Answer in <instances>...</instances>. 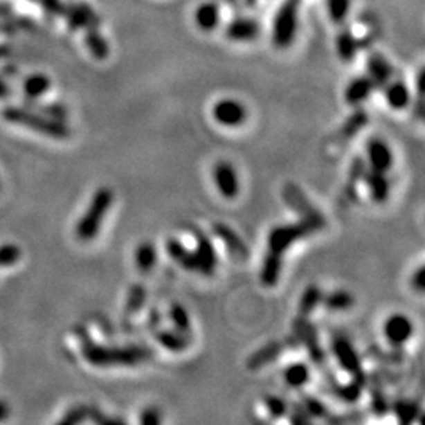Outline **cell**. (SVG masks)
Masks as SVG:
<instances>
[{
    "instance_id": "42",
    "label": "cell",
    "mask_w": 425,
    "mask_h": 425,
    "mask_svg": "<svg viewBox=\"0 0 425 425\" xmlns=\"http://www.w3.org/2000/svg\"><path fill=\"white\" fill-rule=\"evenodd\" d=\"M161 421H163V415H161V411L158 410V408H145L141 413V417H139V422L143 424V425H156L159 424Z\"/></svg>"
},
{
    "instance_id": "19",
    "label": "cell",
    "mask_w": 425,
    "mask_h": 425,
    "mask_svg": "<svg viewBox=\"0 0 425 425\" xmlns=\"http://www.w3.org/2000/svg\"><path fill=\"white\" fill-rule=\"evenodd\" d=\"M195 26H197L200 30L204 32H211L219 26L221 21V11L217 3L215 2H205L200 5V7L195 10L194 15Z\"/></svg>"
},
{
    "instance_id": "4",
    "label": "cell",
    "mask_w": 425,
    "mask_h": 425,
    "mask_svg": "<svg viewBox=\"0 0 425 425\" xmlns=\"http://www.w3.org/2000/svg\"><path fill=\"white\" fill-rule=\"evenodd\" d=\"M3 118L15 125L24 126V128L53 137V139H68L71 134L70 128L62 120L39 116V114L30 112L27 109L7 107L3 111Z\"/></svg>"
},
{
    "instance_id": "35",
    "label": "cell",
    "mask_w": 425,
    "mask_h": 425,
    "mask_svg": "<svg viewBox=\"0 0 425 425\" xmlns=\"http://www.w3.org/2000/svg\"><path fill=\"white\" fill-rule=\"evenodd\" d=\"M394 413L401 424H410L419 415V406L415 401L408 400H397L394 404Z\"/></svg>"
},
{
    "instance_id": "14",
    "label": "cell",
    "mask_w": 425,
    "mask_h": 425,
    "mask_svg": "<svg viewBox=\"0 0 425 425\" xmlns=\"http://www.w3.org/2000/svg\"><path fill=\"white\" fill-rule=\"evenodd\" d=\"M258 33H260V26L252 18H237L228 22L226 28V37L238 43L254 42Z\"/></svg>"
},
{
    "instance_id": "17",
    "label": "cell",
    "mask_w": 425,
    "mask_h": 425,
    "mask_svg": "<svg viewBox=\"0 0 425 425\" xmlns=\"http://www.w3.org/2000/svg\"><path fill=\"white\" fill-rule=\"evenodd\" d=\"M375 84L369 76H361L353 79L345 89V101L350 106H358L372 95Z\"/></svg>"
},
{
    "instance_id": "37",
    "label": "cell",
    "mask_w": 425,
    "mask_h": 425,
    "mask_svg": "<svg viewBox=\"0 0 425 425\" xmlns=\"http://www.w3.org/2000/svg\"><path fill=\"white\" fill-rule=\"evenodd\" d=\"M89 416H90V408L84 406V405H79V406L71 408V410L60 419L59 424H62V425H76V424L87 421Z\"/></svg>"
},
{
    "instance_id": "8",
    "label": "cell",
    "mask_w": 425,
    "mask_h": 425,
    "mask_svg": "<svg viewBox=\"0 0 425 425\" xmlns=\"http://www.w3.org/2000/svg\"><path fill=\"white\" fill-rule=\"evenodd\" d=\"M413 331H415V326H413L411 320L401 314L390 315L383 326L384 338L394 347H401L405 342L410 341Z\"/></svg>"
},
{
    "instance_id": "5",
    "label": "cell",
    "mask_w": 425,
    "mask_h": 425,
    "mask_svg": "<svg viewBox=\"0 0 425 425\" xmlns=\"http://www.w3.org/2000/svg\"><path fill=\"white\" fill-rule=\"evenodd\" d=\"M301 0H285L273 21V44L278 49H287L293 43L298 30V11Z\"/></svg>"
},
{
    "instance_id": "36",
    "label": "cell",
    "mask_w": 425,
    "mask_h": 425,
    "mask_svg": "<svg viewBox=\"0 0 425 425\" xmlns=\"http://www.w3.org/2000/svg\"><path fill=\"white\" fill-rule=\"evenodd\" d=\"M367 120H369V117H367L364 111H356L353 116L347 120V123L343 125L342 136L345 137V139H352L356 133H359L367 125Z\"/></svg>"
},
{
    "instance_id": "41",
    "label": "cell",
    "mask_w": 425,
    "mask_h": 425,
    "mask_svg": "<svg viewBox=\"0 0 425 425\" xmlns=\"http://www.w3.org/2000/svg\"><path fill=\"white\" fill-rule=\"evenodd\" d=\"M302 405H304L302 406L304 411H306L310 417L320 419V417L328 416V410H326V406L321 404L318 399L309 397V395H306V397H304Z\"/></svg>"
},
{
    "instance_id": "12",
    "label": "cell",
    "mask_w": 425,
    "mask_h": 425,
    "mask_svg": "<svg viewBox=\"0 0 425 425\" xmlns=\"http://www.w3.org/2000/svg\"><path fill=\"white\" fill-rule=\"evenodd\" d=\"M367 156H369L370 169L378 172H386L392 168L394 156L388 143L381 139H370L367 143Z\"/></svg>"
},
{
    "instance_id": "16",
    "label": "cell",
    "mask_w": 425,
    "mask_h": 425,
    "mask_svg": "<svg viewBox=\"0 0 425 425\" xmlns=\"http://www.w3.org/2000/svg\"><path fill=\"white\" fill-rule=\"evenodd\" d=\"M367 70H369V78L373 80L375 87H384L390 78H392V66L386 60V57H383L381 54L373 53L369 55V60H367Z\"/></svg>"
},
{
    "instance_id": "20",
    "label": "cell",
    "mask_w": 425,
    "mask_h": 425,
    "mask_svg": "<svg viewBox=\"0 0 425 425\" xmlns=\"http://www.w3.org/2000/svg\"><path fill=\"white\" fill-rule=\"evenodd\" d=\"M85 44L90 51V54L95 57L96 60H105L109 55V46L105 37L101 35L100 22H93L85 27Z\"/></svg>"
},
{
    "instance_id": "7",
    "label": "cell",
    "mask_w": 425,
    "mask_h": 425,
    "mask_svg": "<svg viewBox=\"0 0 425 425\" xmlns=\"http://www.w3.org/2000/svg\"><path fill=\"white\" fill-rule=\"evenodd\" d=\"M212 117L219 125L227 128H235L244 123L248 112L246 107L237 100H221L212 107Z\"/></svg>"
},
{
    "instance_id": "3",
    "label": "cell",
    "mask_w": 425,
    "mask_h": 425,
    "mask_svg": "<svg viewBox=\"0 0 425 425\" xmlns=\"http://www.w3.org/2000/svg\"><path fill=\"white\" fill-rule=\"evenodd\" d=\"M114 204V192L109 188H100L91 197L87 211L80 217L76 226V237L78 239L89 243L93 241L98 233L101 230L102 221L107 215L109 208Z\"/></svg>"
},
{
    "instance_id": "24",
    "label": "cell",
    "mask_w": 425,
    "mask_h": 425,
    "mask_svg": "<svg viewBox=\"0 0 425 425\" xmlns=\"http://www.w3.org/2000/svg\"><path fill=\"white\" fill-rule=\"evenodd\" d=\"M165 249H168V254L174 258V260L181 268L188 269V271H195L194 254L185 248V244H183L180 239H175V238L168 239V243H165Z\"/></svg>"
},
{
    "instance_id": "38",
    "label": "cell",
    "mask_w": 425,
    "mask_h": 425,
    "mask_svg": "<svg viewBox=\"0 0 425 425\" xmlns=\"http://www.w3.org/2000/svg\"><path fill=\"white\" fill-rule=\"evenodd\" d=\"M365 175V163L361 158H356L350 169V183H348V194L354 197V189L359 181H363Z\"/></svg>"
},
{
    "instance_id": "18",
    "label": "cell",
    "mask_w": 425,
    "mask_h": 425,
    "mask_svg": "<svg viewBox=\"0 0 425 425\" xmlns=\"http://www.w3.org/2000/svg\"><path fill=\"white\" fill-rule=\"evenodd\" d=\"M365 181L367 186H369V192L372 195V200L377 204H384L389 197L390 192V185H389V178L386 177L384 172H378L370 169L369 172H365Z\"/></svg>"
},
{
    "instance_id": "1",
    "label": "cell",
    "mask_w": 425,
    "mask_h": 425,
    "mask_svg": "<svg viewBox=\"0 0 425 425\" xmlns=\"http://www.w3.org/2000/svg\"><path fill=\"white\" fill-rule=\"evenodd\" d=\"M326 226V219L323 215H315L301 217L300 222L284 224V226H275L271 228L268 235V252L263 262L260 280L265 287H274L279 282L280 271H282V258L285 251H289L296 241L309 237L315 232H320Z\"/></svg>"
},
{
    "instance_id": "23",
    "label": "cell",
    "mask_w": 425,
    "mask_h": 425,
    "mask_svg": "<svg viewBox=\"0 0 425 425\" xmlns=\"http://www.w3.org/2000/svg\"><path fill=\"white\" fill-rule=\"evenodd\" d=\"M189 334H183L180 331H170V329H161L156 332V341L161 343V347L174 353L185 352L189 345Z\"/></svg>"
},
{
    "instance_id": "30",
    "label": "cell",
    "mask_w": 425,
    "mask_h": 425,
    "mask_svg": "<svg viewBox=\"0 0 425 425\" xmlns=\"http://www.w3.org/2000/svg\"><path fill=\"white\" fill-rule=\"evenodd\" d=\"M353 381L345 384V386L342 388H336V394L341 397L342 400L345 401H354L359 399L361 392H363V388H364V372L361 373H356V375H353Z\"/></svg>"
},
{
    "instance_id": "33",
    "label": "cell",
    "mask_w": 425,
    "mask_h": 425,
    "mask_svg": "<svg viewBox=\"0 0 425 425\" xmlns=\"http://www.w3.org/2000/svg\"><path fill=\"white\" fill-rule=\"evenodd\" d=\"M51 87V80L44 74H33V76L27 78L24 82V91L27 96L30 98H38L44 95L46 91Z\"/></svg>"
},
{
    "instance_id": "2",
    "label": "cell",
    "mask_w": 425,
    "mask_h": 425,
    "mask_svg": "<svg viewBox=\"0 0 425 425\" xmlns=\"http://www.w3.org/2000/svg\"><path fill=\"white\" fill-rule=\"evenodd\" d=\"M82 356L96 367H133L153 358L150 348L142 345L106 347L90 338H82Z\"/></svg>"
},
{
    "instance_id": "6",
    "label": "cell",
    "mask_w": 425,
    "mask_h": 425,
    "mask_svg": "<svg viewBox=\"0 0 425 425\" xmlns=\"http://www.w3.org/2000/svg\"><path fill=\"white\" fill-rule=\"evenodd\" d=\"M191 230L195 235V241H197V248L192 252L195 258V271L204 275H212L217 265L215 246H212L211 239L200 228L191 227Z\"/></svg>"
},
{
    "instance_id": "27",
    "label": "cell",
    "mask_w": 425,
    "mask_h": 425,
    "mask_svg": "<svg viewBox=\"0 0 425 425\" xmlns=\"http://www.w3.org/2000/svg\"><path fill=\"white\" fill-rule=\"evenodd\" d=\"M310 378V370L306 364L296 363L287 367L284 370V380L289 384L290 388H302L304 384H307Z\"/></svg>"
},
{
    "instance_id": "13",
    "label": "cell",
    "mask_w": 425,
    "mask_h": 425,
    "mask_svg": "<svg viewBox=\"0 0 425 425\" xmlns=\"http://www.w3.org/2000/svg\"><path fill=\"white\" fill-rule=\"evenodd\" d=\"M62 11L63 15L66 16V22L70 30H79V28H85L87 26L93 24V22H100V18H98V15L89 3L84 2L73 3Z\"/></svg>"
},
{
    "instance_id": "48",
    "label": "cell",
    "mask_w": 425,
    "mask_h": 425,
    "mask_svg": "<svg viewBox=\"0 0 425 425\" xmlns=\"http://www.w3.org/2000/svg\"><path fill=\"white\" fill-rule=\"evenodd\" d=\"M5 95H7V87H5V84L2 82V80H0V98L5 96Z\"/></svg>"
},
{
    "instance_id": "21",
    "label": "cell",
    "mask_w": 425,
    "mask_h": 425,
    "mask_svg": "<svg viewBox=\"0 0 425 425\" xmlns=\"http://www.w3.org/2000/svg\"><path fill=\"white\" fill-rule=\"evenodd\" d=\"M359 49V42L350 28H342L336 38V51L342 62L352 63Z\"/></svg>"
},
{
    "instance_id": "29",
    "label": "cell",
    "mask_w": 425,
    "mask_h": 425,
    "mask_svg": "<svg viewBox=\"0 0 425 425\" xmlns=\"http://www.w3.org/2000/svg\"><path fill=\"white\" fill-rule=\"evenodd\" d=\"M145 300H147L145 287L141 284H134L131 287L128 291V300H126V306H125L126 317H131V315H136L139 312L143 304H145Z\"/></svg>"
},
{
    "instance_id": "45",
    "label": "cell",
    "mask_w": 425,
    "mask_h": 425,
    "mask_svg": "<svg viewBox=\"0 0 425 425\" xmlns=\"http://www.w3.org/2000/svg\"><path fill=\"white\" fill-rule=\"evenodd\" d=\"M290 421L293 424H307L310 421V416L307 415L306 411H304V408H300V410L295 408V410H293V413H291Z\"/></svg>"
},
{
    "instance_id": "11",
    "label": "cell",
    "mask_w": 425,
    "mask_h": 425,
    "mask_svg": "<svg viewBox=\"0 0 425 425\" xmlns=\"http://www.w3.org/2000/svg\"><path fill=\"white\" fill-rule=\"evenodd\" d=\"M332 353H334L338 365H341L343 370L353 373V375L363 372L359 356L356 353L352 342L347 341L345 337H336L334 341H332Z\"/></svg>"
},
{
    "instance_id": "40",
    "label": "cell",
    "mask_w": 425,
    "mask_h": 425,
    "mask_svg": "<svg viewBox=\"0 0 425 425\" xmlns=\"http://www.w3.org/2000/svg\"><path fill=\"white\" fill-rule=\"evenodd\" d=\"M265 406L269 415H271L274 419L282 417L289 413V405H287L282 399L278 397V395H266Z\"/></svg>"
},
{
    "instance_id": "46",
    "label": "cell",
    "mask_w": 425,
    "mask_h": 425,
    "mask_svg": "<svg viewBox=\"0 0 425 425\" xmlns=\"http://www.w3.org/2000/svg\"><path fill=\"white\" fill-rule=\"evenodd\" d=\"M43 5L49 15H57L63 10L60 0H43Z\"/></svg>"
},
{
    "instance_id": "47",
    "label": "cell",
    "mask_w": 425,
    "mask_h": 425,
    "mask_svg": "<svg viewBox=\"0 0 425 425\" xmlns=\"http://www.w3.org/2000/svg\"><path fill=\"white\" fill-rule=\"evenodd\" d=\"M8 416V406L3 401H0V421H3Z\"/></svg>"
},
{
    "instance_id": "34",
    "label": "cell",
    "mask_w": 425,
    "mask_h": 425,
    "mask_svg": "<svg viewBox=\"0 0 425 425\" xmlns=\"http://www.w3.org/2000/svg\"><path fill=\"white\" fill-rule=\"evenodd\" d=\"M326 5H328L331 21L334 22L336 26H342L350 13L352 0H326Z\"/></svg>"
},
{
    "instance_id": "39",
    "label": "cell",
    "mask_w": 425,
    "mask_h": 425,
    "mask_svg": "<svg viewBox=\"0 0 425 425\" xmlns=\"http://www.w3.org/2000/svg\"><path fill=\"white\" fill-rule=\"evenodd\" d=\"M21 251L15 244L0 246V266H13L19 262Z\"/></svg>"
},
{
    "instance_id": "9",
    "label": "cell",
    "mask_w": 425,
    "mask_h": 425,
    "mask_svg": "<svg viewBox=\"0 0 425 425\" xmlns=\"http://www.w3.org/2000/svg\"><path fill=\"white\" fill-rule=\"evenodd\" d=\"M212 177H215L217 191L226 199H235L239 194V178L230 163H226V161L217 163L212 170Z\"/></svg>"
},
{
    "instance_id": "44",
    "label": "cell",
    "mask_w": 425,
    "mask_h": 425,
    "mask_svg": "<svg viewBox=\"0 0 425 425\" xmlns=\"http://www.w3.org/2000/svg\"><path fill=\"white\" fill-rule=\"evenodd\" d=\"M411 287L415 289L416 291L422 293L424 289H425V274H424V268L419 266L417 271L413 274L411 278Z\"/></svg>"
},
{
    "instance_id": "43",
    "label": "cell",
    "mask_w": 425,
    "mask_h": 425,
    "mask_svg": "<svg viewBox=\"0 0 425 425\" xmlns=\"http://www.w3.org/2000/svg\"><path fill=\"white\" fill-rule=\"evenodd\" d=\"M372 408L378 416L386 415V411L389 410L386 399H384L380 392H377V390H373L372 392Z\"/></svg>"
},
{
    "instance_id": "22",
    "label": "cell",
    "mask_w": 425,
    "mask_h": 425,
    "mask_svg": "<svg viewBox=\"0 0 425 425\" xmlns=\"http://www.w3.org/2000/svg\"><path fill=\"white\" fill-rule=\"evenodd\" d=\"M384 96H386L388 105L392 109H405L410 105V90H408L406 84L401 80H395V82H389L384 85Z\"/></svg>"
},
{
    "instance_id": "26",
    "label": "cell",
    "mask_w": 425,
    "mask_h": 425,
    "mask_svg": "<svg viewBox=\"0 0 425 425\" xmlns=\"http://www.w3.org/2000/svg\"><path fill=\"white\" fill-rule=\"evenodd\" d=\"M136 265L139 268V271L142 273H150L152 269L156 265V248H154L153 243L150 241H145V243H142L137 246L136 249Z\"/></svg>"
},
{
    "instance_id": "25",
    "label": "cell",
    "mask_w": 425,
    "mask_h": 425,
    "mask_svg": "<svg viewBox=\"0 0 425 425\" xmlns=\"http://www.w3.org/2000/svg\"><path fill=\"white\" fill-rule=\"evenodd\" d=\"M280 352H282V343H279V342L268 343V345L260 348L258 352H255L251 356V358L248 359V367L254 370L260 369V367L269 364L273 359L278 358Z\"/></svg>"
},
{
    "instance_id": "10",
    "label": "cell",
    "mask_w": 425,
    "mask_h": 425,
    "mask_svg": "<svg viewBox=\"0 0 425 425\" xmlns=\"http://www.w3.org/2000/svg\"><path fill=\"white\" fill-rule=\"evenodd\" d=\"M212 232H215L216 237L227 246V251L230 252V255L233 258H238V260H248L251 255L248 244L241 239L239 235L235 232L232 227H228L227 224L224 222H216L212 224Z\"/></svg>"
},
{
    "instance_id": "49",
    "label": "cell",
    "mask_w": 425,
    "mask_h": 425,
    "mask_svg": "<svg viewBox=\"0 0 425 425\" xmlns=\"http://www.w3.org/2000/svg\"><path fill=\"white\" fill-rule=\"evenodd\" d=\"M244 2L248 3V5H254V3L257 2V0H244Z\"/></svg>"
},
{
    "instance_id": "32",
    "label": "cell",
    "mask_w": 425,
    "mask_h": 425,
    "mask_svg": "<svg viewBox=\"0 0 425 425\" xmlns=\"http://www.w3.org/2000/svg\"><path fill=\"white\" fill-rule=\"evenodd\" d=\"M169 318L177 331L183 332V334L191 332V318H189L188 310L181 304H172L169 309Z\"/></svg>"
},
{
    "instance_id": "31",
    "label": "cell",
    "mask_w": 425,
    "mask_h": 425,
    "mask_svg": "<svg viewBox=\"0 0 425 425\" xmlns=\"http://www.w3.org/2000/svg\"><path fill=\"white\" fill-rule=\"evenodd\" d=\"M325 306L329 310H348L350 307H353L354 298L352 293H348L345 290H336L329 293L328 296H325Z\"/></svg>"
},
{
    "instance_id": "15",
    "label": "cell",
    "mask_w": 425,
    "mask_h": 425,
    "mask_svg": "<svg viewBox=\"0 0 425 425\" xmlns=\"http://www.w3.org/2000/svg\"><path fill=\"white\" fill-rule=\"evenodd\" d=\"M282 197H284V202L289 205L291 210H295L301 217L320 215V211L309 202L306 194H304L296 185H293V183L285 185Z\"/></svg>"
},
{
    "instance_id": "28",
    "label": "cell",
    "mask_w": 425,
    "mask_h": 425,
    "mask_svg": "<svg viewBox=\"0 0 425 425\" xmlns=\"http://www.w3.org/2000/svg\"><path fill=\"white\" fill-rule=\"evenodd\" d=\"M323 300V295H321V290L318 289L317 285H309L306 290H304L301 301H300V315L301 317H307L314 312L315 309H317L318 304Z\"/></svg>"
}]
</instances>
